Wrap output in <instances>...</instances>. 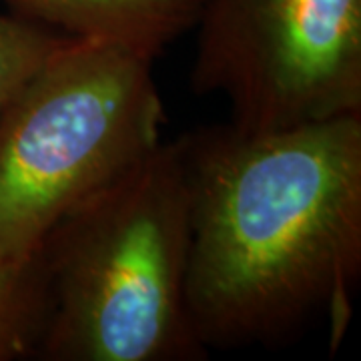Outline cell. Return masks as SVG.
<instances>
[{"mask_svg":"<svg viewBox=\"0 0 361 361\" xmlns=\"http://www.w3.org/2000/svg\"><path fill=\"white\" fill-rule=\"evenodd\" d=\"M187 311L207 349L273 348L327 317L339 348L361 279V115L179 137Z\"/></svg>","mask_w":361,"mask_h":361,"instance_id":"6da1fadb","label":"cell"},{"mask_svg":"<svg viewBox=\"0 0 361 361\" xmlns=\"http://www.w3.org/2000/svg\"><path fill=\"white\" fill-rule=\"evenodd\" d=\"M189 243L177 137L66 213L40 243L52 307L39 360H207L187 311Z\"/></svg>","mask_w":361,"mask_h":361,"instance_id":"7a4b0ae2","label":"cell"},{"mask_svg":"<svg viewBox=\"0 0 361 361\" xmlns=\"http://www.w3.org/2000/svg\"><path fill=\"white\" fill-rule=\"evenodd\" d=\"M153 59L73 39L0 113V259H26L82 201L161 145Z\"/></svg>","mask_w":361,"mask_h":361,"instance_id":"3957f363","label":"cell"},{"mask_svg":"<svg viewBox=\"0 0 361 361\" xmlns=\"http://www.w3.org/2000/svg\"><path fill=\"white\" fill-rule=\"evenodd\" d=\"M191 89L233 127L293 129L361 115V0H201Z\"/></svg>","mask_w":361,"mask_h":361,"instance_id":"277c9868","label":"cell"},{"mask_svg":"<svg viewBox=\"0 0 361 361\" xmlns=\"http://www.w3.org/2000/svg\"><path fill=\"white\" fill-rule=\"evenodd\" d=\"M14 13L66 37L125 47L155 61L193 30L201 0H11Z\"/></svg>","mask_w":361,"mask_h":361,"instance_id":"5b68a950","label":"cell"},{"mask_svg":"<svg viewBox=\"0 0 361 361\" xmlns=\"http://www.w3.org/2000/svg\"><path fill=\"white\" fill-rule=\"evenodd\" d=\"M51 307L40 251L26 259H0V361L39 360Z\"/></svg>","mask_w":361,"mask_h":361,"instance_id":"8992f818","label":"cell"},{"mask_svg":"<svg viewBox=\"0 0 361 361\" xmlns=\"http://www.w3.org/2000/svg\"><path fill=\"white\" fill-rule=\"evenodd\" d=\"M71 40L73 37L23 14H0V113L26 80Z\"/></svg>","mask_w":361,"mask_h":361,"instance_id":"52a82bcc","label":"cell"}]
</instances>
